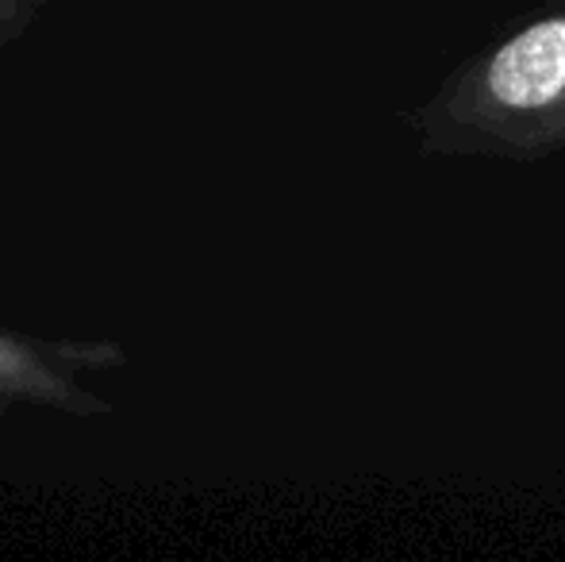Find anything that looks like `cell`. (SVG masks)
Returning <instances> with one entry per match:
<instances>
[{"mask_svg": "<svg viewBox=\"0 0 565 562\" xmlns=\"http://www.w3.org/2000/svg\"><path fill=\"white\" fill-rule=\"evenodd\" d=\"M43 12L46 0H0V59L31 35Z\"/></svg>", "mask_w": 565, "mask_h": 562, "instance_id": "cell-3", "label": "cell"}, {"mask_svg": "<svg viewBox=\"0 0 565 562\" xmlns=\"http://www.w3.org/2000/svg\"><path fill=\"white\" fill-rule=\"evenodd\" d=\"M0 255H4V235H0Z\"/></svg>", "mask_w": 565, "mask_h": 562, "instance_id": "cell-4", "label": "cell"}, {"mask_svg": "<svg viewBox=\"0 0 565 562\" xmlns=\"http://www.w3.org/2000/svg\"><path fill=\"white\" fill-rule=\"evenodd\" d=\"M489 85L500 105L539 108L565 89V20H546L515 35L492 59Z\"/></svg>", "mask_w": 565, "mask_h": 562, "instance_id": "cell-2", "label": "cell"}, {"mask_svg": "<svg viewBox=\"0 0 565 562\" xmlns=\"http://www.w3.org/2000/svg\"><path fill=\"white\" fill-rule=\"evenodd\" d=\"M119 339L35 336L0 328V416L46 413L66 421H105L119 405L100 390V378L127 370Z\"/></svg>", "mask_w": 565, "mask_h": 562, "instance_id": "cell-1", "label": "cell"}]
</instances>
